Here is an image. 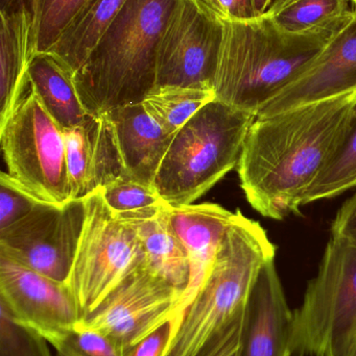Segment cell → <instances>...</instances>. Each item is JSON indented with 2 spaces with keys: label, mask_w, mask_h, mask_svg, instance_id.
Masks as SVG:
<instances>
[{
  "label": "cell",
  "mask_w": 356,
  "mask_h": 356,
  "mask_svg": "<svg viewBox=\"0 0 356 356\" xmlns=\"http://www.w3.org/2000/svg\"><path fill=\"white\" fill-rule=\"evenodd\" d=\"M353 1L356 4V0H353Z\"/></svg>",
  "instance_id": "38"
},
{
  "label": "cell",
  "mask_w": 356,
  "mask_h": 356,
  "mask_svg": "<svg viewBox=\"0 0 356 356\" xmlns=\"http://www.w3.org/2000/svg\"><path fill=\"white\" fill-rule=\"evenodd\" d=\"M182 293L157 274L146 259L134 268L77 327L95 330L123 353L171 323Z\"/></svg>",
  "instance_id": "9"
},
{
  "label": "cell",
  "mask_w": 356,
  "mask_h": 356,
  "mask_svg": "<svg viewBox=\"0 0 356 356\" xmlns=\"http://www.w3.org/2000/svg\"><path fill=\"white\" fill-rule=\"evenodd\" d=\"M245 309L207 345L199 356H240Z\"/></svg>",
  "instance_id": "30"
},
{
  "label": "cell",
  "mask_w": 356,
  "mask_h": 356,
  "mask_svg": "<svg viewBox=\"0 0 356 356\" xmlns=\"http://www.w3.org/2000/svg\"><path fill=\"white\" fill-rule=\"evenodd\" d=\"M177 1L127 0L73 76L88 114L141 104L155 89L159 44Z\"/></svg>",
  "instance_id": "3"
},
{
  "label": "cell",
  "mask_w": 356,
  "mask_h": 356,
  "mask_svg": "<svg viewBox=\"0 0 356 356\" xmlns=\"http://www.w3.org/2000/svg\"><path fill=\"white\" fill-rule=\"evenodd\" d=\"M356 186V106L346 136L319 177L305 193L303 205L334 198Z\"/></svg>",
  "instance_id": "24"
},
{
  "label": "cell",
  "mask_w": 356,
  "mask_h": 356,
  "mask_svg": "<svg viewBox=\"0 0 356 356\" xmlns=\"http://www.w3.org/2000/svg\"><path fill=\"white\" fill-rule=\"evenodd\" d=\"M10 175L40 202L71 200L64 129L52 119L29 86L0 129Z\"/></svg>",
  "instance_id": "7"
},
{
  "label": "cell",
  "mask_w": 356,
  "mask_h": 356,
  "mask_svg": "<svg viewBox=\"0 0 356 356\" xmlns=\"http://www.w3.org/2000/svg\"><path fill=\"white\" fill-rule=\"evenodd\" d=\"M213 100L215 90L156 87L141 104L167 134L175 136L201 108Z\"/></svg>",
  "instance_id": "22"
},
{
  "label": "cell",
  "mask_w": 356,
  "mask_h": 356,
  "mask_svg": "<svg viewBox=\"0 0 356 356\" xmlns=\"http://www.w3.org/2000/svg\"><path fill=\"white\" fill-rule=\"evenodd\" d=\"M219 2L230 20H252L259 17L253 0H219Z\"/></svg>",
  "instance_id": "33"
},
{
  "label": "cell",
  "mask_w": 356,
  "mask_h": 356,
  "mask_svg": "<svg viewBox=\"0 0 356 356\" xmlns=\"http://www.w3.org/2000/svg\"><path fill=\"white\" fill-rule=\"evenodd\" d=\"M350 0H274L265 15L290 33H302L349 12Z\"/></svg>",
  "instance_id": "23"
},
{
  "label": "cell",
  "mask_w": 356,
  "mask_h": 356,
  "mask_svg": "<svg viewBox=\"0 0 356 356\" xmlns=\"http://www.w3.org/2000/svg\"><path fill=\"white\" fill-rule=\"evenodd\" d=\"M71 199L85 198L107 181L125 175L110 123L105 115H89L64 129Z\"/></svg>",
  "instance_id": "16"
},
{
  "label": "cell",
  "mask_w": 356,
  "mask_h": 356,
  "mask_svg": "<svg viewBox=\"0 0 356 356\" xmlns=\"http://www.w3.org/2000/svg\"><path fill=\"white\" fill-rule=\"evenodd\" d=\"M356 338V244L332 238L294 312L292 355L346 356Z\"/></svg>",
  "instance_id": "6"
},
{
  "label": "cell",
  "mask_w": 356,
  "mask_h": 356,
  "mask_svg": "<svg viewBox=\"0 0 356 356\" xmlns=\"http://www.w3.org/2000/svg\"><path fill=\"white\" fill-rule=\"evenodd\" d=\"M356 91V10L321 54L259 111L268 116L309 102Z\"/></svg>",
  "instance_id": "13"
},
{
  "label": "cell",
  "mask_w": 356,
  "mask_h": 356,
  "mask_svg": "<svg viewBox=\"0 0 356 356\" xmlns=\"http://www.w3.org/2000/svg\"><path fill=\"white\" fill-rule=\"evenodd\" d=\"M118 215L137 232L146 264L183 295L189 282V259L171 221V207L163 204Z\"/></svg>",
  "instance_id": "18"
},
{
  "label": "cell",
  "mask_w": 356,
  "mask_h": 356,
  "mask_svg": "<svg viewBox=\"0 0 356 356\" xmlns=\"http://www.w3.org/2000/svg\"><path fill=\"white\" fill-rule=\"evenodd\" d=\"M108 207L116 213H130L167 204L152 186L123 175L100 186Z\"/></svg>",
  "instance_id": "26"
},
{
  "label": "cell",
  "mask_w": 356,
  "mask_h": 356,
  "mask_svg": "<svg viewBox=\"0 0 356 356\" xmlns=\"http://www.w3.org/2000/svg\"><path fill=\"white\" fill-rule=\"evenodd\" d=\"M196 2L203 10H207L210 14L217 15L219 18L228 19L225 10L219 4V0H192Z\"/></svg>",
  "instance_id": "35"
},
{
  "label": "cell",
  "mask_w": 356,
  "mask_h": 356,
  "mask_svg": "<svg viewBox=\"0 0 356 356\" xmlns=\"http://www.w3.org/2000/svg\"><path fill=\"white\" fill-rule=\"evenodd\" d=\"M0 129L29 91L33 56V17L25 12L0 14Z\"/></svg>",
  "instance_id": "19"
},
{
  "label": "cell",
  "mask_w": 356,
  "mask_h": 356,
  "mask_svg": "<svg viewBox=\"0 0 356 356\" xmlns=\"http://www.w3.org/2000/svg\"><path fill=\"white\" fill-rule=\"evenodd\" d=\"M273 1L274 0H253V4H254L257 15L261 16V15L265 14Z\"/></svg>",
  "instance_id": "36"
},
{
  "label": "cell",
  "mask_w": 356,
  "mask_h": 356,
  "mask_svg": "<svg viewBox=\"0 0 356 356\" xmlns=\"http://www.w3.org/2000/svg\"><path fill=\"white\" fill-rule=\"evenodd\" d=\"M86 218L84 198L64 204L39 202L0 230V253L50 280L67 284Z\"/></svg>",
  "instance_id": "10"
},
{
  "label": "cell",
  "mask_w": 356,
  "mask_h": 356,
  "mask_svg": "<svg viewBox=\"0 0 356 356\" xmlns=\"http://www.w3.org/2000/svg\"><path fill=\"white\" fill-rule=\"evenodd\" d=\"M75 73L50 52L31 56L29 81L46 112L63 129L81 124L87 119L85 106L75 88Z\"/></svg>",
  "instance_id": "20"
},
{
  "label": "cell",
  "mask_w": 356,
  "mask_h": 356,
  "mask_svg": "<svg viewBox=\"0 0 356 356\" xmlns=\"http://www.w3.org/2000/svg\"><path fill=\"white\" fill-rule=\"evenodd\" d=\"M105 116L112 129L125 175L153 186L175 136L167 134L142 104L121 106Z\"/></svg>",
  "instance_id": "17"
},
{
  "label": "cell",
  "mask_w": 356,
  "mask_h": 356,
  "mask_svg": "<svg viewBox=\"0 0 356 356\" xmlns=\"http://www.w3.org/2000/svg\"><path fill=\"white\" fill-rule=\"evenodd\" d=\"M0 303L50 345L77 328L79 305L67 284L50 280L0 253Z\"/></svg>",
  "instance_id": "12"
},
{
  "label": "cell",
  "mask_w": 356,
  "mask_h": 356,
  "mask_svg": "<svg viewBox=\"0 0 356 356\" xmlns=\"http://www.w3.org/2000/svg\"><path fill=\"white\" fill-rule=\"evenodd\" d=\"M294 312L276 270L275 259L261 268L245 307L240 356H293Z\"/></svg>",
  "instance_id": "14"
},
{
  "label": "cell",
  "mask_w": 356,
  "mask_h": 356,
  "mask_svg": "<svg viewBox=\"0 0 356 356\" xmlns=\"http://www.w3.org/2000/svg\"><path fill=\"white\" fill-rule=\"evenodd\" d=\"M346 356H356V338L355 342L351 345L350 349H349Z\"/></svg>",
  "instance_id": "37"
},
{
  "label": "cell",
  "mask_w": 356,
  "mask_h": 356,
  "mask_svg": "<svg viewBox=\"0 0 356 356\" xmlns=\"http://www.w3.org/2000/svg\"><path fill=\"white\" fill-rule=\"evenodd\" d=\"M171 217L187 250L190 267L189 282L171 321L173 334L184 311L206 282L234 213L215 203H203L171 207Z\"/></svg>",
  "instance_id": "15"
},
{
  "label": "cell",
  "mask_w": 356,
  "mask_h": 356,
  "mask_svg": "<svg viewBox=\"0 0 356 356\" xmlns=\"http://www.w3.org/2000/svg\"><path fill=\"white\" fill-rule=\"evenodd\" d=\"M356 91L256 117L238 165L240 186L263 217L299 213L348 131Z\"/></svg>",
  "instance_id": "1"
},
{
  "label": "cell",
  "mask_w": 356,
  "mask_h": 356,
  "mask_svg": "<svg viewBox=\"0 0 356 356\" xmlns=\"http://www.w3.org/2000/svg\"><path fill=\"white\" fill-rule=\"evenodd\" d=\"M39 332L13 317L0 303V356H54Z\"/></svg>",
  "instance_id": "27"
},
{
  "label": "cell",
  "mask_w": 356,
  "mask_h": 356,
  "mask_svg": "<svg viewBox=\"0 0 356 356\" xmlns=\"http://www.w3.org/2000/svg\"><path fill=\"white\" fill-rule=\"evenodd\" d=\"M256 115L213 100L178 131L153 188L171 207L194 204L238 167Z\"/></svg>",
  "instance_id": "5"
},
{
  "label": "cell",
  "mask_w": 356,
  "mask_h": 356,
  "mask_svg": "<svg viewBox=\"0 0 356 356\" xmlns=\"http://www.w3.org/2000/svg\"><path fill=\"white\" fill-rule=\"evenodd\" d=\"M332 236L356 244V193L339 209L332 222Z\"/></svg>",
  "instance_id": "31"
},
{
  "label": "cell",
  "mask_w": 356,
  "mask_h": 356,
  "mask_svg": "<svg viewBox=\"0 0 356 356\" xmlns=\"http://www.w3.org/2000/svg\"><path fill=\"white\" fill-rule=\"evenodd\" d=\"M90 0H39L33 35V56L48 52Z\"/></svg>",
  "instance_id": "25"
},
{
  "label": "cell",
  "mask_w": 356,
  "mask_h": 356,
  "mask_svg": "<svg viewBox=\"0 0 356 356\" xmlns=\"http://www.w3.org/2000/svg\"><path fill=\"white\" fill-rule=\"evenodd\" d=\"M275 253L263 226L238 209L206 282L184 311L163 356L200 355L245 309L261 268Z\"/></svg>",
  "instance_id": "4"
},
{
  "label": "cell",
  "mask_w": 356,
  "mask_h": 356,
  "mask_svg": "<svg viewBox=\"0 0 356 356\" xmlns=\"http://www.w3.org/2000/svg\"><path fill=\"white\" fill-rule=\"evenodd\" d=\"M127 0H90L50 48L69 70L77 72Z\"/></svg>",
  "instance_id": "21"
},
{
  "label": "cell",
  "mask_w": 356,
  "mask_h": 356,
  "mask_svg": "<svg viewBox=\"0 0 356 356\" xmlns=\"http://www.w3.org/2000/svg\"><path fill=\"white\" fill-rule=\"evenodd\" d=\"M23 190L8 172L0 175V230L29 215L39 203Z\"/></svg>",
  "instance_id": "29"
},
{
  "label": "cell",
  "mask_w": 356,
  "mask_h": 356,
  "mask_svg": "<svg viewBox=\"0 0 356 356\" xmlns=\"http://www.w3.org/2000/svg\"><path fill=\"white\" fill-rule=\"evenodd\" d=\"M52 346L54 356H123L105 334L85 328H75Z\"/></svg>",
  "instance_id": "28"
},
{
  "label": "cell",
  "mask_w": 356,
  "mask_h": 356,
  "mask_svg": "<svg viewBox=\"0 0 356 356\" xmlns=\"http://www.w3.org/2000/svg\"><path fill=\"white\" fill-rule=\"evenodd\" d=\"M349 10L302 33L278 29L263 14L252 20L224 19V37L215 79V99L258 115L348 24Z\"/></svg>",
  "instance_id": "2"
},
{
  "label": "cell",
  "mask_w": 356,
  "mask_h": 356,
  "mask_svg": "<svg viewBox=\"0 0 356 356\" xmlns=\"http://www.w3.org/2000/svg\"><path fill=\"white\" fill-rule=\"evenodd\" d=\"M38 6H39V0H0V14L8 15L25 10L33 17V22L36 24ZM33 29H35V25H33Z\"/></svg>",
  "instance_id": "34"
},
{
  "label": "cell",
  "mask_w": 356,
  "mask_h": 356,
  "mask_svg": "<svg viewBox=\"0 0 356 356\" xmlns=\"http://www.w3.org/2000/svg\"><path fill=\"white\" fill-rule=\"evenodd\" d=\"M171 337V327L169 322L125 351L123 356H163Z\"/></svg>",
  "instance_id": "32"
},
{
  "label": "cell",
  "mask_w": 356,
  "mask_h": 356,
  "mask_svg": "<svg viewBox=\"0 0 356 356\" xmlns=\"http://www.w3.org/2000/svg\"><path fill=\"white\" fill-rule=\"evenodd\" d=\"M223 37L224 19L178 0L159 44L156 87L215 90Z\"/></svg>",
  "instance_id": "11"
},
{
  "label": "cell",
  "mask_w": 356,
  "mask_h": 356,
  "mask_svg": "<svg viewBox=\"0 0 356 356\" xmlns=\"http://www.w3.org/2000/svg\"><path fill=\"white\" fill-rule=\"evenodd\" d=\"M84 200L85 223L67 282L82 318L146 259L135 228L108 207L100 188Z\"/></svg>",
  "instance_id": "8"
}]
</instances>
